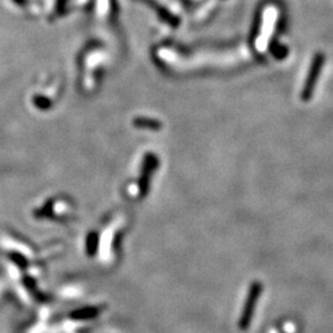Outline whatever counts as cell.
I'll use <instances>...</instances> for the list:
<instances>
[{
  "instance_id": "cell-1",
  "label": "cell",
  "mask_w": 333,
  "mask_h": 333,
  "mask_svg": "<svg viewBox=\"0 0 333 333\" xmlns=\"http://www.w3.org/2000/svg\"><path fill=\"white\" fill-rule=\"evenodd\" d=\"M260 289H262V286H260L259 283H257V284H253V286L250 287L248 300H247L246 307H244L243 314H242V320H241V326L242 327H246L247 325L249 324V320H250V317H252V314H253V309H254V306H253V305H254L255 301L258 300V296H259V294H260Z\"/></svg>"
}]
</instances>
